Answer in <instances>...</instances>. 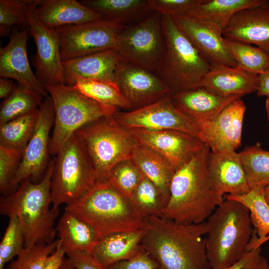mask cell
I'll list each match as a JSON object with an SVG mask.
<instances>
[{
    "label": "cell",
    "mask_w": 269,
    "mask_h": 269,
    "mask_svg": "<svg viewBox=\"0 0 269 269\" xmlns=\"http://www.w3.org/2000/svg\"><path fill=\"white\" fill-rule=\"evenodd\" d=\"M141 246L157 269H211L206 253L207 224H181L163 216L145 219Z\"/></svg>",
    "instance_id": "cell-1"
},
{
    "label": "cell",
    "mask_w": 269,
    "mask_h": 269,
    "mask_svg": "<svg viewBox=\"0 0 269 269\" xmlns=\"http://www.w3.org/2000/svg\"><path fill=\"white\" fill-rule=\"evenodd\" d=\"M210 151L204 144L189 161L175 171L162 216L181 224L201 223L224 201L209 176Z\"/></svg>",
    "instance_id": "cell-2"
},
{
    "label": "cell",
    "mask_w": 269,
    "mask_h": 269,
    "mask_svg": "<svg viewBox=\"0 0 269 269\" xmlns=\"http://www.w3.org/2000/svg\"><path fill=\"white\" fill-rule=\"evenodd\" d=\"M55 158L50 160L44 176L38 182L23 180L12 193L1 196L0 213L17 216L24 236V247L54 241L56 233L55 221L59 210L50 208V185Z\"/></svg>",
    "instance_id": "cell-3"
},
{
    "label": "cell",
    "mask_w": 269,
    "mask_h": 269,
    "mask_svg": "<svg viewBox=\"0 0 269 269\" xmlns=\"http://www.w3.org/2000/svg\"><path fill=\"white\" fill-rule=\"evenodd\" d=\"M65 210L90 225L100 239L113 233L143 230L146 224L131 199L108 179L96 181L79 200L66 205Z\"/></svg>",
    "instance_id": "cell-4"
},
{
    "label": "cell",
    "mask_w": 269,
    "mask_h": 269,
    "mask_svg": "<svg viewBox=\"0 0 269 269\" xmlns=\"http://www.w3.org/2000/svg\"><path fill=\"white\" fill-rule=\"evenodd\" d=\"M206 253L211 269H226L248 250L254 230L248 209L226 199L206 221Z\"/></svg>",
    "instance_id": "cell-5"
},
{
    "label": "cell",
    "mask_w": 269,
    "mask_h": 269,
    "mask_svg": "<svg viewBox=\"0 0 269 269\" xmlns=\"http://www.w3.org/2000/svg\"><path fill=\"white\" fill-rule=\"evenodd\" d=\"M54 110L49 154L56 155L78 130L100 119L114 116L117 109L102 105L66 84H45Z\"/></svg>",
    "instance_id": "cell-6"
},
{
    "label": "cell",
    "mask_w": 269,
    "mask_h": 269,
    "mask_svg": "<svg viewBox=\"0 0 269 269\" xmlns=\"http://www.w3.org/2000/svg\"><path fill=\"white\" fill-rule=\"evenodd\" d=\"M166 54L161 78L172 94L200 87L211 66L180 30L171 16L162 15Z\"/></svg>",
    "instance_id": "cell-7"
},
{
    "label": "cell",
    "mask_w": 269,
    "mask_h": 269,
    "mask_svg": "<svg viewBox=\"0 0 269 269\" xmlns=\"http://www.w3.org/2000/svg\"><path fill=\"white\" fill-rule=\"evenodd\" d=\"M96 181L86 149L75 133L64 144L55 158L50 185L51 207L58 210L61 204L74 203Z\"/></svg>",
    "instance_id": "cell-8"
},
{
    "label": "cell",
    "mask_w": 269,
    "mask_h": 269,
    "mask_svg": "<svg viewBox=\"0 0 269 269\" xmlns=\"http://www.w3.org/2000/svg\"><path fill=\"white\" fill-rule=\"evenodd\" d=\"M113 117L100 119L75 133L86 149L97 181L107 180L116 164L131 159L138 144L130 131L118 124Z\"/></svg>",
    "instance_id": "cell-9"
},
{
    "label": "cell",
    "mask_w": 269,
    "mask_h": 269,
    "mask_svg": "<svg viewBox=\"0 0 269 269\" xmlns=\"http://www.w3.org/2000/svg\"><path fill=\"white\" fill-rule=\"evenodd\" d=\"M162 15L156 13L120 32L116 50L122 60L160 73L166 54Z\"/></svg>",
    "instance_id": "cell-10"
},
{
    "label": "cell",
    "mask_w": 269,
    "mask_h": 269,
    "mask_svg": "<svg viewBox=\"0 0 269 269\" xmlns=\"http://www.w3.org/2000/svg\"><path fill=\"white\" fill-rule=\"evenodd\" d=\"M124 27L117 21L101 18L55 28L62 61L116 49L118 35Z\"/></svg>",
    "instance_id": "cell-11"
},
{
    "label": "cell",
    "mask_w": 269,
    "mask_h": 269,
    "mask_svg": "<svg viewBox=\"0 0 269 269\" xmlns=\"http://www.w3.org/2000/svg\"><path fill=\"white\" fill-rule=\"evenodd\" d=\"M38 0H29L26 8L29 35L36 47L32 63L38 79L44 85L65 84L62 60L55 29L43 25L36 14Z\"/></svg>",
    "instance_id": "cell-12"
},
{
    "label": "cell",
    "mask_w": 269,
    "mask_h": 269,
    "mask_svg": "<svg viewBox=\"0 0 269 269\" xmlns=\"http://www.w3.org/2000/svg\"><path fill=\"white\" fill-rule=\"evenodd\" d=\"M120 126L128 130H174L198 137L197 125L175 105L172 94L147 106L113 117Z\"/></svg>",
    "instance_id": "cell-13"
},
{
    "label": "cell",
    "mask_w": 269,
    "mask_h": 269,
    "mask_svg": "<svg viewBox=\"0 0 269 269\" xmlns=\"http://www.w3.org/2000/svg\"><path fill=\"white\" fill-rule=\"evenodd\" d=\"M54 121L53 104L49 96L44 98L39 107L36 128L22 153L20 164L12 183L13 188L26 179L36 182L45 174L50 162L49 133Z\"/></svg>",
    "instance_id": "cell-14"
},
{
    "label": "cell",
    "mask_w": 269,
    "mask_h": 269,
    "mask_svg": "<svg viewBox=\"0 0 269 269\" xmlns=\"http://www.w3.org/2000/svg\"><path fill=\"white\" fill-rule=\"evenodd\" d=\"M246 110L241 98L234 101L215 118L197 125L198 137L211 152L236 151L241 144Z\"/></svg>",
    "instance_id": "cell-15"
},
{
    "label": "cell",
    "mask_w": 269,
    "mask_h": 269,
    "mask_svg": "<svg viewBox=\"0 0 269 269\" xmlns=\"http://www.w3.org/2000/svg\"><path fill=\"white\" fill-rule=\"evenodd\" d=\"M138 143L166 159L176 170L189 161L204 143L196 136L174 130H129Z\"/></svg>",
    "instance_id": "cell-16"
},
{
    "label": "cell",
    "mask_w": 269,
    "mask_h": 269,
    "mask_svg": "<svg viewBox=\"0 0 269 269\" xmlns=\"http://www.w3.org/2000/svg\"><path fill=\"white\" fill-rule=\"evenodd\" d=\"M171 16L211 67L217 65L237 67V62L226 45L222 35L223 30L220 27L195 17Z\"/></svg>",
    "instance_id": "cell-17"
},
{
    "label": "cell",
    "mask_w": 269,
    "mask_h": 269,
    "mask_svg": "<svg viewBox=\"0 0 269 269\" xmlns=\"http://www.w3.org/2000/svg\"><path fill=\"white\" fill-rule=\"evenodd\" d=\"M116 84L134 109L172 94L166 82L154 72L123 60L117 72Z\"/></svg>",
    "instance_id": "cell-18"
},
{
    "label": "cell",
    "mask_w": 269,
    "mask_h": 269,
    "mask_svg": "<svg viewBox=\"0 0 269 269\" xmlns=\"http://www.w3.org/2000/svg\"><path fill=\"white\" fill-rule=\"evenodd\" d=\"M29 35V26L12 31L8 43L0 49V77L14 79L19 84L46 98L49 94L29 62L26 46Z\"/></svg>",
    "instance_id": "cell-19"
},
{
    "label": "cell",
    "mask_w": 269,
    "mask_h": 269,
    "mask_svg": "<svg viewBox=\"0 0 269 269\" xmlns=\"http://www.w3.org/2000/svg\"><path fill=\"white\" fill-rule=\"evenodd\" d=\"M222 35L228 40L255 44L269 55V5L236 12L223 29Z\"/></svg>",
    "instance_id": "cell-20"
},
{
    "label": "cell",
    "mask_w": 269,
    "mask_h": 269,
    "mask_svg": "<svg viewBox=\"0 0 269 269\" xmlns=\"http://www.w3.org/2000/svg\"><path fill=\"white\" fill-rule=\"evenodd\" d=\"M122 60L117 51L111 49L62 61L65 84L73 86L82 80L117 84V72Z\"/></svg>",
    "instance_id": "cell-21"
},
{
    "label": "cell",
    "mask_w": 269,
    "mask_h": 269,
    "mask_svg": "<svg viewBox=\"0 0 269 269\" xmlns=\"http://www.w3.org/2000/svg\"><path fill=\"white\" fill-rule=\"evenodd\" d=\"M207 168L211 184L220 195H242L251 190L239 153L236 151H210Z\"/></svg>",
    "instance_id": "cell-22"
},
{
    "label": "cell",
    "mask_w": 269,
    "mask_h": 269,
    "mask_svg": "<svg viewBox=\"0 0 269 269\" xmlns=\"http://www.w3.org/2000/svg\"><path fill=\"white\" fill-rule=\"evenodd\" d=\"M242 97L220 96L202 87L172 94L176 107L197 125L212 120L232 102Z\"/></svg>",
    "instance_id": "cell-23"
},
{
    "label": "cell",
    "mask_w": 269,
    "mask_h": 269,
    "mask_svg": "<svg viewBox=\"0 0 269 269\" xmlns=\"http://www.w3.org/2000/svg\"><path fill=\"white\" fill-rule=\"evenodd\" d=\"M259 83L258 75L238 67L217 65L211 67L201 81L200 87L220 96H243L257 92Z\"/></svg>",
    "instance_id": "cell-24"
},
{
    "label": "cell",
    "mask_w": 269,
    "mask_h": 269,
    "mask_svg": "<svg viewBox=\"0 0 269 269\" xmlns=\"http://www.w3.org/2000/svg\"><path fill=\"white\" fill-rule=\"evenodd\" d=\"M36 12L41 23L52 29L102 18L98 13L76 0H38Z\"/></svg>",
    "instance_id": "cell-25"
},
{
    "label": "cell",
    "mask_w": 269,
    "mask_h": 269,
    "mask_svg": "<svg viewBox=\"0 0 269 269\" xmlns=\"http://www.w3.org/2000/svg\"><path fill=\"white\" fill-rule=\"evenodd\" d=\"M144 229L109 235L100 239L90 253L97 263L106 268L130 259L143 249Z\"/></svg>",
    "instance_id": "cell-26"
},
{
    "label": "cell",
    "mask_w": 269,
    "mask_h": 269,
    "mask_svg": "<svg viewBox=\"0 0 269 269\" xmlns=\"http://www.w3.org/2000/svg\"><path fill=\"white\" fill-rule=\"evenodd\" d=\"M131 159L142 173L158 188L167 205L170 197V187L176 171L163 157L147 147L138 144Z\"/></svg>",
    "instance_id": "cell-27"
},
{
    "label": "cell",
    "mask_w": 269,
    "mask_h": 269,
    "mask_svg": "<svg viewBox=\"0 0 269 269\" xmlns=\"http://www.w3.org/2000/svg\"><path fill=\"white\" fill-rule=\"evenodd\" d=\"M56 229L61 246L67 256L77 251L90 253L100 240L90 225L66 210L60 217Z\"/></svg>",
    "instance_id": "cell-28"
},
{
    "label": "cell",
    "mask_w": 269,
    "mask_h": 269,
    "mask_svg": "<svg viewBox=\"0 0 269 269\" xmlns=\"http://www.w3.org/2000/svg\"><path fill=\"white\" fill-rule=\"evenodd\" d=\"M265 186L251 189L242 195L227 194L226 199L237 201L249 210L252 224L256 232L251 239L252 245L258 247L269 240V206L264 196Z\"/></svg>",
    "instance_id": "cell-29"
},
{
    "label": "cell",
    "mask_w": 269,
    "mask_h": 269,
    "mask_svg": "<svg viewBox=\"0 0 269 269\" xmlns=\"http://www.w3.org/2000/svg\"><path fill=\"white\" fill-rule=\"evenodd\" d=\"M268 5L267 0H203L187 16L212 22L223 30L236 12L246 8Z\"/></svg>",
    "instance_id": "cell-30"
},
{
    "label": "cell",
    "mask_w": 269,
    "mask_h": 269,
    "mask_svg": "<svg viewBox=\"0 0 269 269\" xmlns=\"http://www.w3.org/2000/svg\"><path fill=\"white\" fill-rule=\"evenodd\" d=\"M82 4L95 11L102 18L124 22L151 11L145 0H83Z\"/></svg>",
    "instance_id": "cell-31"
},
{
    "label": "cell",
    "mask_w": 269,
    "mask_h": 269,
    "mask_svg": "<svg viewBox=\"0 0 269 269\" xmlns=\"http://www.w3.org/2000/svg\"><path fill=\"white\" fill-rule=\"evenodd\" d=\"M39 108L0 125V145L22 153L35 131Z\"/></svg>",
    "instance_id": "cell-32"
},
{
    "label": "cell",
    "mask_w": 269,
    "mask_h": 269,
    "mask_svg": "<svg viewBox=\"0 0 269 269\" xmlns=\"http://www.w3.org/2000/svg\"><path fill=\"white\" fill-rule=\"evenodd\" d=\"M44 97L19 84L0 107V125L38 109Z\"/></svg>",
    "instance_id": "cell-33"
},
{
    "label": "cell",
    "mask_w": 269,
    "mask_h": 269,
    "mask_svg": "<svg viewBox=\"0 0 269 269\" xmlns=\"http://www.w3.org/2000/svg\"><path fill=\"white\" fill-rule=\"evenodd\" d=\"M250 189L269 185V150L259 142L246 146L239 152Z\"/></svg>",
    "instance_id": "cell-34"
},
{
    "label": "cell",
    "mask_w": 269,
    "mask_h": 269,
    "mask_svg": "<svg viewBox=\"0 0 269 269\" xmlns=\"http://www.w3.org/2000/svg\"><path fill=\"white\" fill-rule=\"evenodd\" d=\"M73 87L77 91L107 106L129 109L132 106L117 84L95 80H82Z\"/></svg>",
    "instance_id": "cell-35"
},
{
    "label": "cell",
    "mask_w": 269,
    "mask_h": 269,
    "mask_svg": "<svg viewBox=\"0 0 269 269\" xmlns=\"http://www.w3.org/2000/svg\"><path fill=\"white\" fill-rule=\"evenodd\" d=\"M137 213L144 219L162 216L165 204L157 186L144 175L131 199Z\"/></svg>",
    "instance_id": "cell-36"
},
{
    "label": "cell",
    "mask_w": 269,
    "mask_h": 269,
    "mask_svg": "<svg viewBox=\"0 0 269 269\" xmlns=\"http://www.w3.org/2000/svg\"><path fill=\"white\" fill-rule=\"evenodd\" d=\"M237 67L247 72L260 75L269 68V55L256 46L225 39Z\"/></svg>",
    "instance_id": "cell-37"
},
{
    "label": "cell",
    "mask_w": 269,
    "mask_h": 269,
    "mask_svg": "<svg viewBox=\"0 0 269 269\" xmlns=\"http://www.w3.org/2000/svg\"><path fill=\"white\" fill-rule=\"evenodd\" d=\"M143 176L130 159L116 164L110 171L107 179L114 187L131 199Z\"/></svg>",
    "instance_id": "cell-38"
},
{
    "label": "cell",
    "mask_w": 269,
    "mask_h": 269,
    "mask_svg": "<svg viewBox=\"0 0 269 269\" xmlns=\"http://www.w3.org/2000/svg\"><path fill=\"white\" fill-rule=\"evenodd\" d=\"M0 243V269L24 249V236L18 218L10 216Z\"/></svg>",
    "instance_id": "cell-39"
},
{
    "label": "cell",
    "mask_w": 269,
    "mask_h": 269,
    "mask_svg": "<svg viewBox=\"0 0 269 269\" xmlns=\"http://www.w3.org/2000/svg\"><path fill=\"white\" fill-rule=\"evenodd\" d=\"M59 239L49 244L24 247L7 269H42L48 257L56 249Z\"/></svg>",
    "instance_id": "cell-40"
},
{
    "label": "cell",
    "mask_w": 269,
    "mask_h": 269,
    "mask_svg": "<svg viewBox=\"0 0 269 269\" xmlns=\"http://www.w3.org/2000/svg\"><path fill=\"white\" fill-rule=\"evenodd\" d=\"M29 0H0V35H10L11 27L29 26L26 8Z\"/></svg>",
    "instance_id": "cell-41"
},
{
    "label": "cell",
    "mask_w": 269,
    "mask_h": 269,
    "mask_svg": "<svg viewBox=\"0 0 269 269\" xmlns=\"http://www.w3.org/2000/svg\"><path fill=\"white\" fill-rule=\"evenodd\" d=\"M22 153L11 148L0 145V190L2 195L10 194L14 189L13 180L21 162Z\"/></svg>",
    "instance_id": "cell-42"
},
{
    "label": "cell",
    "mask_w": 269,
    "mask_h": 269,
    "mask_svg": "<svg viewBox=\"0 0 269 269\" xmlns=\"http://www.w3.org/2000/svg\"><path fill=\"white\" fill-rule=\"evenodd\" d=\"M151 10L161 15L187 16L203 0H147Z\"/></svg>",
    "instance_id": "cell-43"
},
{
    "label": "cell",
    "mask_w": 269,
    "mask_h": 269,
    "mask_svg": "<svg viewBox=\"0 0 269 269\" xmlns=\"http://www.w3.org/2000/svg\"><path fill=\"white\" fill-rule=\"evenodd\" d=\"M156 262L143 249L130 259L116 263L108 269H157Z\"/></svg>",
    "instance_id": "cell-44"
},
{
    "label": "cell",
    "mask_w": 269,
    "mask_h": 269,
    "mask_svg": "<svg viewBox=\"0 0 269 269\" xmlns=\"http://www.w3.org/2000/svg\"><path fill=\"white\" fill-rule=\"evenodd\" d=\"M67 257L75 269H108L97 263L91 254L86 251L75 252Z\"/></svg>",
    "instance_id": "cell-45"
},
{
    "label": "cell",
    "mask_w": 269,
    "mask_h": 269,
    "mask_svg": "<svg viewBox=\"0 0 269 269\" xmlns=\"http://www.w3.org/2000/svg\"><path fill=\"white\" fill-rule=\"evenodd\" d=\"M261 256V247L254 248L248 251L240 260L226 269H257Z\"/></svg>",
    "instance_id": "cell-46"
},
{
    "label": "cell",
    "mask_w": 269,
    "mask_h": 269,
    "mask_svg": "<svg viewBox=\"0 0 269 269\" xmlns=\"http://www.w3.org/2000/svg\"><path fill=\"white\" fill-rule=\"evenodd\" d=\"M65 255L59 241L56 249L48 257L42 269H60Z\"/></svg>",
    "instance_id": "cell-47"
},
{
    "label": "cell",
    "mask_w": 269,
    "mask_h": 269,
    "mask_svg": "<svg viewBox=\"0 0 269 269\" xmlns=\"http://www.w3.org/2000/svg\"><path fill=\"white\" fill-rule=\"evenodd\" d=\"M259 83L257 94L259 97H269V68L259 75Z\"/></svg>",
    "instance_id": "cell-48"
},
{
    "label": "cell",
    "mask_w": 269,
    "mask_h": 269,
    "mask_svg": "<svg viewBox=\"0 0 269 269\" xmlns=\"http://www.w3.org/2000/svg\"><path fill=\"white\" fill-rule=\"evenodd\" d=\"M16 86L9 78L0 77V98L5 99L7 97L14 91Z\"/></svg>",
    "instance_id": "cell-49"
},
{
    "label": "cell",
    "mask_w": 269,
    "mask_h": 269,
    "mask_svg": "<svg viewBox=\"0 0 269 269\" xmlns=\"http://www.w3.org/2000/svg\"><path fill=\"white\" fill-rule=\"evenodd\" d=\"M257 269H269V264L267 259L262 256L258 261Z\"/></svg>",
    "instance_id": "cell-50"
},
{
    "label": "cell",
    "mask_w": 269,
    "mask_h": 269,
    "mask_svg": "<svg viewBox=\"0 0 269 269\" xmlns=\"http://www.w3.org/2000/svg\"><path fill=\"white\" fill-rule=\"evenodd\" d=\"M60 269H75L68 258H64Z\"/></svg>",
    "instance_id": "cell-51"
},
{
    "label": "cell",
    "mask_w": 269,
    "mask_h": 269,
    "mask_svg": "<svg viewBox=\"0 0 269 269\" xmlns=\"http://www.w3.org/2000/svg\"><path fill=\"white\" fill-rule=\"evenodd\" d=\"M264 193L265 199L269 206V185L264 187Z\"/></svg>",
    "instance_id": "cell-52"
},
{
    "label": "cell",
    "mask_w": 269,
    "mask_h": 269,
    "mask_svg": "<svg viewBox=\"0 0 269 269\" xmlns=\"http://www.w3.org/2000/svg\"><path fill=\"white\" fill-rule=\"evenodd\" d=\"M266 110L267 114L268 121L269 122V97L267 98L265 104Z\"/></svg>",
    "instance_id": "cell-53"
}]
</instances>
